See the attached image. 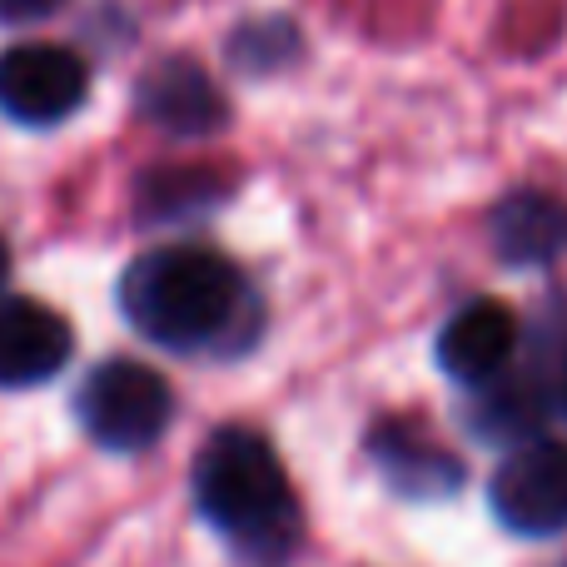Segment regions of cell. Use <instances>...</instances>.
<instances>
[{
  "label": "cell",
  "instance_id": "cell-10",
  "mask_svg": "<svg viewBox=\"0 0 567 567\" xmlns=\"http://www.w3.org/2000/svg\"><path fill=\"white\" fill-rule=\"evenodd\" d=\"M373 458L393 478V488L413 493V498H443L463 483V463L453 458L443 443L413 433L409 423H383L373 429Z\"/></svg>",
  "mask_w": 567,
  "mask_h": 567
},
{
  "label": "cell",
  "instance_id": "cell-11",
  "mask_svg": "<svg viewBox=\"0 0 567 567\" xmlns=\"http://www.w3.org/2000/svg\"><path fill=\"white\" fill-rule=\"evenodd\" d=\"M543 419H548V383L533 373H513V363L478 389L468 423L493 443H528L538 439Z\"/></svg>",
  "mask_w": 567,
  "mask_h": 567
},
{
  "label": "cell",
  "instance_id": "cell-9",
  "mask_svg": "<svg viewBox=\"0 0 567 567\" xmlns=\"http://www.w3.org/2000/svg\"><path fill=\"white\" fill-rule=\"evenodd\" d=\"M140 110L159 130H179V135H205L225 120V100L195 60H165L150 70L140 85Z\"/></svg>",
  "mask_w": 567,
  "mask_h": 567
},
{
  "label": "cell",
  "instance_id": "cell-7",
  "mask_svg": "<svg viewBox=\"0 0 567 567\" xmlns=\"http://www.w3.org/2000/svg\"><path fill=\"white\" fill-rule=\"evenodd\" d=\"M70 323L40 299H0V383L30 389L70 363Z\"/></svg>",
  "mask_w": 567,
  "mask_h": 567
},
{
  "label": "cell",
  "instance_id": "cell-2",
  "mask_svg": "<svg viewBox=\"0 0 567 567\" xmlns=\"http://www.w3.org/2000/svg\"><path fill=\"white\" fill-rule=\"evenodd\" d=\"M195 503L245 558L279 563L299 543V503L255 429H219L195 458Z\"/></svg>",
  "mask_w": 567,
  "mask_h": 567
},
{
  "label": "cell",
  "instance_id": "cell-5",
  "mask_svg": "<svg viewBox=\"0 0 567 567\" xmlns=\"http://www.w3.org/2000/svg\"><path fill=\"white\" fill-rule=\"evenodd\" d=\"M90 95V70L75 50L30 40L0 55V110L20 125H60Z\"/></svg>",
  "mask_w": 567,
  "mask_h": 567
},
{
  "label": "cell",
  "instance_id": "cell-4",
  "mask_svg": "<svg viewBox=\"0 0 567 567\" xmlns=\"http://www.w3.org/2000/svg\"><path fill=\"white\" fill-rule=\"evenodd\" d=\"M488 503L498 523L523 538H548L567 528V443L528 439L498 463Z\"/></svg>",
  "mask_w": 567,
  "mask_h": 567
},
{
  "label": "cell",
  "instance_id": "cell-13",
  "mask_svg": "<svg viewBox=\"0 0 567 567\" xmlns=\"http://www.w3.org/2000/svg\"><path fill=\"white\" fill-rule=\"evenodd\" d=\"M6 275H10V249H6V239H0V284H6Z\"/></svg>",
  "mask_w": 567,
  "mask_h": 567
},
{
  "label": "cell",
  "instance_id": "cell-6",
  "mask_svg": "<svg viewBox=\"0 0 567 567\" xmlns=\"http://www.w3.org/2000/svg\"><path fill=\"white\" fill-rule=\"evenodd\" d=\"M518 353V313L503 299H473L443 323L439 333V363L449 379L483 389L498 379Z\"/></svg>",
  "mask_w": 567,
  "mask_h": 567
},
{
  "label": "cell",
  "instance_id": "cell-1",
  "mask_svg": "<svg viewBox=\"0 0 567 567\" xmlns=\"http://www.w3.org/2000/svg\"><path fill=\"white\" fill-rule=\"evenodd\" d=\"M120 309L159 349H219L245 313V279L205 245H165L125 269Z\"/></svg>",
  "mask_w": 567,
  "mask_h": 567
},
{
  "label": "cell",
  "instance_id": "cell-3",
  "mask_svg": "<svg viewBox=\"0 0 567 567\" xmlns=\"http://www.w3.org/2000/svg\"><path fill=\"white\" fill-rule=\"evenodd\" d=\"M75 413L85 433L110 453H140L169 429L175 393L150 363L110 359L80 383Z\"/></svg>",
  "mask_w": 567,
  "mask_h": 567
},
{
  "label": "cell",
  "instance_id": "cell-8",
  "mask_svg": "<svg viewBox=\"0 0 567 567\" xmlns=\"http://www.w3.org/2000/svg\"><path fill=\"white\" fill-rule=\"evenodd\" d=\"M488 229L503 265H553L567 249V205L548 189H518L493 209Z\"/></svg>",
  "mask_w": 567,
  "mask_h": 567
},
{
  "label": "cell",
  "instance_id": "cell-12",
  "mask_svg": "<svg viewBox=\"0 0 567 567\" xmlns=\"http://www.w3.org/2000/svg\"><path fill=\"white\" fill-rule=\"evenodd\" d=\"M60 6H65V0H0V20H10V25H20V20H45V16H55Z\"/></svg>",
  "mask_w": 567,
  "mask_h": 567
},
{
  "label": "cell",
  "instance_id": "cell-14",
  "mask_svg": "<svg viewBox=\"0 0 567 567\" xmlns=\"http://www.w3.org/2000/svg\"><path fill=\"white\" fill-rule=\"evenodd\" d=\"M558 403L567 409V363H563V379H558Z\"/></svg>",
  "mask_w": 567,
  "mask_h": 567
}]
</instances>
